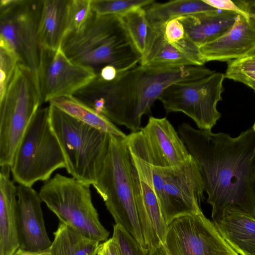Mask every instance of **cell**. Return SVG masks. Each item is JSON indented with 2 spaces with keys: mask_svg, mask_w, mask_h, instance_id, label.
<instances>
[{
  "mask_svg": "<svg viewBox=\"0 0 255 255\" xmlns=\"http://www.w3.org/2000/svg\"><path fill=\"white\" fill-rule=\"evenodd\" d=\"M225 78L243 83L255 92V53L228 62Z\"/></svg>",
  "mask_w": 255,
  "mask_h": 255,
  "instance_id": "obj_27",
  "label": "cell"
},
{
  "mask_svg": "<svg viewBox=\"0 0 255 255\" xmlns=\"http://www.w3.org/2000/svg\"><path fill=\"white\" fill-rule=\"evenodd\" d=\"M252 128H253V129L255 130V123L252 127Z\"/></svg>",
  "mask_w": 255,
  "mask_h": 255,
  "instance_id": "obj_39",
  "label": "cell"
},
{
  "mask_svg": "<svg viewBox=\"0 0 255 255\" xmlns=\"http://www.w3.org/2000/svg\"><path fill=\"white\" fill-rule=\"evenodd\" d=\"M118 16L135 48L142 56L145 50L149 27L144 7H136Z\"/></svg>",
  "mask_w": 255,
  "mask_h": 255,
  "instance_id": "obj_26",
  "label": "cell"
},
{
  "mask_svg": "<svg viewBox=\"0 0 255 255\" xmlns=\"http://www.w3.org/2000/svg\"><path fill=\"white\" fill-rule=\"evenodd\" d=\"M11 255H51V253L50 249L40 252H31L18 248Z\"/></svg>",
  "mask_w": 255,
  "mask_h": 255,
  "instance_id": "obj_37",
  "label": "cell"
},
{
  "mask_svg": "<svg viewBox=\"0 0 255 255\" xmlns=\"http://www.w3.org/2000/svg\"><path fill=\"white\" fill-rule=\"evenodd\" d=\"M42 103L36 74L17 64L0 99V166H10L17 148Z\"/></svg>",
  "mask_w": 255,
  "mask_h": 255,
  "instance_id": "obj_7",
  "label": "cell"
},
{
  "mask_svg": "<svg viewBox=\"0 0 255 255\" xmlns=\"http://www.w3.org/2000/svg\"><path fill=\"white\" fill-rule=\"evenodd\" d=\"M118 74V70L115 67L107 65L102 69L98 75L105 81H111L117 78Z\"/></svg>",
  "mask_w": 255,
  "mask_h": 255,
  "instance_id": "obj_35",
  "label": "cell"
},
{
  "mask_svg": "<svg viewBox=\"0 0 255 255\" xmlns=\"http://www.w3.org/2000/svg\"><path fill=\"white\" fill-rule=\"evenodd\" d=\"M242 10L255 19V0H237Z\"/></svg>",
  "mask_w": 255,
  "mask_h": 255,
  "instance_id": "obj_36",
  "label": "cell"
},
{
  "mask_svg": "<svg viewBox=\"0 0 255 255\" xmlns=\"http://www.w3.org/2000/svg\"><path fill=\"white\" fill-rule=\"evenodd\" d=\"M214 72L203 66L155 68L139 64L118 73L111 81L96 75L72 96L112 123L136 132L141 128L142 116L151 113L153 103L168 87L197 80Z\"/></svg>",
  "mask_w": 255,
  "mask_h": 255,
  "instance_id": "obj_2",
  "label": "cell"
},
{
  "mask_svg": "<svg viewBox=\"0 0 255 255\" xmlns=\"http://www.w3.org/2000/svg\"><path fill=\"white\" fill-rule=\"evenodd\" d=\"M112 238L117 244L121 255H149L148 249L144 248L125 229L115 224Z\"/></svg>",
  "mask_w": 255,
  "mask_h": 255,
  "instance_id": "obj_29",
  "label": "cell"
},
{
  "mask_svg": "<svg viewBox=\"0 0 255 255\" xmlns=\"http://www.w3.org/2000/svg\"><path fill=\"white\" fill-rule=\"evenodd\" d=\"M254 186H255V182H254Z\"/></svg>",
  "mask_w": 255,
  "mask_h": 255,
  "instance_id": "obj_40",
  "label": "cell"
},
{
  "mask_svg": "<svg viewBox=\"0 0 255 255\" xmlns=\"http://www.w3.org/2000/svg\"><path fill=\"white\" fill-rule=\"evenodd\" d=\"M38 194L60 223L89 239L100 243L108 240L109 232L101 223L92 202L90 185L57 173L44 182Z\"/></svg>",
  "mask_w": 255,
  "mask_h": 255,
  "instance_id": "obj_8",
  "label": "cell"
},
{
  "mask_svg": "<svg viewBox=\"0 0 255 255\" xmlns=\"http://www.w3.org/2000/svg\"><path fill=\"white\" fill-rule=\"evenodd\" d=\"M164 34L165 39L171 43H177L186 36L183 25L177 18L171 19L166 23Z\"/></svg>",
  "mask_w": 255,
  "mask_h": 255,
  "instance_id": "obj_32",
  "label": "cell"
},
{
  "mask_svg": "<svg viewBox=\"0 0 255 255\" xmlns=\"http://www.w3.org/2000/svg\"><path fill=\"white\" fill-rule=\"evenodd\" d=\"M140 130L155 166L174 167L191 156L178 132L166 118L150 116Z\"/></svg>",
  "mask_w": 255,
  "mask_h": 255,
  "instance_id": "obj_16",
  "label": "cell"
},
{
  "mask_svg": "<svg viewBox=\"0 0 255 255\" xmlns=\"http://www.w3.org/2000/svg\"><path fill=\"white\" fill-rule=\"evenodd\" d=\"M224 74L215 72L203 78L173 84L159 98L166 113L182 112L200 129L211 130L221 117L217 109L224 91Z\"/></svg>",
  "mask_w": 255,
  "mask_h": 255,
  "instance_id": "obj_10",
  "label": "cell"
},
{
  "mask_svg": "<svg viewBox=\"0 0 255 255\" xmlns=\"http://www.w3.org/2000/svg\"><path fill=\"white\" fill-rule=\"evenodd\" d=\"M16 224L19 248L37 252L49 249L52 242L46 232L38 192L32 187L17 186Z\"/></svg>",
  "mask_w": 255,
  "mask_h": 255,
  "instance_id": "obj_15",
  "label": "cell"
},
{
  "mask_svg": "<svg viewBox=\"0 0 255 255\" xmlns=\"http://www.w3.org/2000/svg\"><path fill=\"white\" fill-rule=\"evenodd\" d=\"M49 248L51 255H97L101 244L62 223L59 224Z\"/></svg>",
  "mask_w": 255,
  "mask_h": 255,
  "instance_id": "obj_25",
  "label": "cell"
},
{
  "mask_svg": "<svg viewBox=\"0 0 255 255\" xmlns=\"http://www.w3.org/2000/svg\"><path fill=\"white\" fill-rule=\"evenodd\" d=\"M239 14L220 9L181 16L186 35L198 47L213 41L228 32Z\"/></svg>",
  "mask_w": 255,
  "mask_h": 255,
  "instance_id": "obj_20",
  "label": "cell"
},
{
  "mask_svg": "<svg viewBox=\"0 0 255 255\" xmlns=\"http://www.w3.org/2000/svg\"><path fill=\"white\" fill-rule=\"evenodd\" d=\"M51 128L62 149L67 172L89 185L96 182L110 134L86 124L49 105Z\"/></svg>",
  "mask_w": 255,
  "mask_h": 255,
  "instance_id": "obj_5",
  "label": "cell"
},
{
  "mask_svg": "<svg viewBox=\"0 0 255 255\" xmlns=\"http://www.w3.org/2000/svg\"><path fill=\"white\" fill-rule=\"evenodd\" d=\"M148 251L149 255H166L163 245L157 248L149 249Z\"/></svg>",
  "mask_w": 255,
  "mask_h": 255,
  "instance_id": "obj_38",
  "label": "cell"
},
{
  "mask_svg": "<svg viewBox=\"0 0 255 255\" xmlns=\"http://www.w3.org/2000/svg\"><path fill=\"white\" fill-rule=\"evenodd\" d=\"M178 132L197 163L212 206V219L231 208L255 219V130L237 137L196 129L183 123Z\"/></svg>",
  "mask_w": 255,
  "mask_h": 255,
  "instance_id": "obj_1",
  "label": "cell"
},
{
  "mask_svg": "<svg viewBox=\"0 0 255 255\" xmlns=\"http://www.w3.org/2000/svg\"><path fill=\"white\" fill-rule=\"evenodd\" d=\"M66 168V162L49 121V108H39L32 118L14 153L10 165L13 180L32 187L46 181L52 173Z\"/></svg>",
  "mask_w": 255,
  "mask_h": 255,
  "instance_id": "obj_6",
  "label": "cell"
},
{
  "mask_svg": "<svg viewBox=\"0 0 255 255\" xmlns=\"http://www.w3.org/2000/svg\"><path fill=\"white\" fill-rule=\"evenodd\" d=\"M132 168L134 196L143 236L153 239L155 234L164 243L167 227L162 216L153 179V163L143 135L139 130L127 135Z\"/></svg>",
  "mask_w": 255,
  "mask_h": 255,
  "instance_id": "obj_11",
  "label": "cell"
},
{
  "mask_svg": "<svg viewBox=\"0 0 255 255\" xmlns=\"http://www.w3.org/2000/svg\"><path fill=\"white\" fill-rule=\"evenodd\" d=\"M126 137L110 134L108 148L93 187L117 224L147 249L138 215Z\"/></svg>",
  "mask_w": 255,
  "mask_h": 255,
  "instance_id": "obj_4",
  "label": "cell"
},
{
  "mask_svg": "<svg viewBox=\"0 0 255 255\" xmlns=\"http://www.w3.org/2000/svg\"><path fill=\"white\" fill-rule=\"evenodd\" d=\"M49 103L70 116L103 132L123 137L127 136L105 116L97 113L72 95L55 98Z\"/></svg>",
  "mask_w": 255,
  "mask_h": 255,
  "instance_id": "obj_24",
  "label": "cell"
},
{
  "mask_svg": "<svg viewBox=\"0 0 255 255\" xmlns=\"http://www.w3.org/2000/svg\"><path fill=\"white\" fill-rule=\"evenodd\" d=\"M0 47L12 53L17 64L36 73L42 47L38 30L43 0H1Z\"/></svg>",
  "mask_w": 255,
  "mask_h": 255,
  "instance_id": "obj_9",
  "label": "cell"
},
{
  "mask_svg": "<svg viewBox=\"0 0 255 255\" xmlns=\"http://www.w3.org/2000/svg\"><path fill=\"white\" fill-rule=\"evenodd\" d=\"M219 233L239 255H255V219L227 208L212 219Z\"/></svg>",
  "mask_w": 255,
  "mask_h": 255,
  "instance_id": "obj_19",
  "label": "cell"
},
{
  "mask_svg": "<svg viewBox=\"0 0 255 255\" xmlns=\"http://www.w3.org/2000/svg\"><path fill=\"white\" fill-rule=\"evenodd\" d=\"M144 8L149 26L153 28L165 25L169 20L181 16L218 9L203 0H175L164 3L154 2Z\"/></svg>",
  "mask_w": 255,
  "mask_h": 255,
  "instance_id": "obj_23",
  "label": "cell"
},
{
  "mask_svg": "<svg viewBox=\"0 0 255 255\" xmlns=\"http://www.w3.org/2000/svg\"><path fill=\"white\" fill-rule=\"evenodd\" d=\"M163 246L166 255H239L203 212L173 220Z\"/></svg>",
  "mask_w": 255,
  "mask_h": 255,
  "instance_id": "obj_12",
  "label": "cell"
},
{
  "mask_svg": "<svg viewBox=\"0 0 255 255\" xmlns=\"http://www.w3.org/2000/svg\"><path fill=\"white\" fill-rule=\"evenodd\" d=\"M206 62L231 61L255 52V19L239 14L233 26L218 39L199 47Z\"/></svg>",
  "mask_w": 255,
  "mask_h": 255,
  "instance_id": "obj_17",
  "label": "cell"
},
{
  "mask_svg": "<svg viewBox=\"0 0 255 255\" xmlns=\"http://www.w3.org/2000/svg\"><path fill=\"white\" fill-rule=\"evenodd\" d=\"M165 25L153 28L149 26L145 50L139 64L155 68L198 66L194 48L186 39L171 43L165 38Z\"/></svg>",
  "mask_w": 255,
  "mask_h": 255,
  "instance_id": "obj_18",
  "label": "cell"
},
{
  "mask_svg": "<svg viewBox=\"0 0 255 255\" xmlns=\"http://www.w3.org/2000/svg\"><path fill=\"white\" fill-rule=\"evenodd\" d=\"M36 75L43 102L73 95L96 76L92 70L71 61L60 48L44 47Z\"/></svg>",
  "mask_w": 255,
  "mask_h": 255,
  "instance_id": "obj_14",
  "label": "cell"
},
{
  "mask_svg": "<svg viewBox=\"0 0 255 255\" xmlns=\"http://www.w3.org/2000/svg\"><path fill=\"white\" fill-rule=\"evenodd\" d=\"M10 166H0V255H11L19 248L17 186L10 179Z\"/></svg>",
  "mask_w": 255,
  "mask_h": 255,
  "instance_id": "obj_21",
  "label": "cell"
},
{
  "mask_svg": "<svg viewBox=\"0 0 255 255\" xmlns=\"http://www.w3.org/2000/svg\"><path fill=\"white\" fill-rule=\"evenodd\" d=\"M92 11L91 0H70L66 32L78 30L87 21Z\"/></svg>",
  "mask_w": 255,
  "mask_h": 255,
  "instance_id": "obj_30",
  "label": "cell"
},
{
  "mask_svg": "<svg viewBox=\"0 0 255 255\" xmlns=\"http://www.w3.org/2000/svg\"><path fill=\"white\" fill-rule=\"evenodd\" d=\"M0 99L2 98L12 78L17 65L15 56L0 47Z\"/></svg>",
  "mask_w": 255,
  "mask_h": 255,
  "instance_id": "obj_31",
  "label": "cell"
},
{
  "mask_svg": "<svg viewBox=\"0 0 255 255\" xmlns=\"http://www.w3.org/2000/svg\"><path fill=\"white\" fill-rule=\"evenodd\" d=\"M70 0H44L38 30L41 47L60 48L66 32Z\"/></svg>",
  "mask_w": 255,
  "mask_h": 255,
  "instance_id": "obj_22",
  "label": "cell"
},
{
  "mask_svg": "<svg viewBox=\"0 0 255 255\" xmlns=\"http://www.w3.org/2000/svg\"><path fill=\"white\" fill-rule=\"evenodd\" d=\"M208 5L218 9L233 11L240 14L247 15L241 8L237 0H203ZM249 16V15H248Z\"/></svg>",
  "mask_w": 255,
  "mask_h": 255,
  "instance_id": "obj_33",
  "label": "cell"
},
{
  "mask_svg": "<svg viewBox=\"0 0 255 255\" xmlns=\"http://www.w3.org/2000/svg\"><path fill=\"white\" fill-rule=\"evenodd\" d=\"M60 48L71 61L96 75L107 65L124 72L141 58L118 15H98L93 10L78 30L65 34Z\"/></svg>",
  "mask_w": 255,
  "mask_h": 255,
  "instance_id": "obj_3",
  "label": "cell"
},
{
  "mask_svg": "<svg viewBox=\"0 0 255 255\" xmlns=\"http://www.w3.org/2000/svg\"><path fill=\"white\" fill-rule=\"evenodd\" d=\"M154 0H91L92 10L98 15H120L136 7H145Z\"/></svg>",
  "mask_w": 255,
  "mask_h": 255,
  "instance_id": "obj_28",
  "label": "cell"
},
{
  "mask_svg": "<svg viewBox=\"0 0 255 255\" xmlns=\"http://www.w3.org/2000/svg\"></svg>",
  "mask_w": 255,
  "mask_h": 255,
  "instance_id": "obj_41",
  "label": "cell"
},
{
  "mask_svg": "<svg viewBox=\"0 0 255 255\" xmlns=\"http://www.w3.org/2000/svg\"><path fill=\"white\" fill-rule=\"evenodd\" d=\"M97 255H121L119 249L111 238L101 243Z\"/></svg>",
  "mask_w": 255,
  "mask_h": 255,
  "instance_id": "obj_34",
  "label": "cell"
},
{
  "mask_svg": "<svg viewBox=\"0 0 255 255\" xmlns=\"http://www.w3.org/2000/svg\"><path fill=\"white\" fill-rule=\"evenodd\" d=\"M159 168L164 183V197L160 207L166 225L179 217L202 212L204 184L193 156L178 166Z\"/></svg>",
  "mask_w": 255,
  "mask_h": 255,
  "instance_id": "obj_13",
  "label": "cell"
}]
</instances>
